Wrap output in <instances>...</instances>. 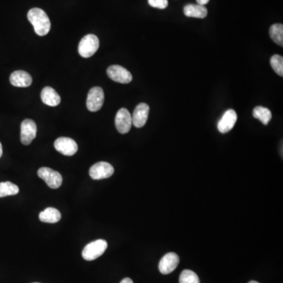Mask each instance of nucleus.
I'll use <instances>...</instances> for the list:
<instances>
[{
	"mask_svg": "<svg viewBox=\"0 0 283 283\" xmlns=\"http://www.w3.org/2000/svg\"><path fill=\"white\" fill-rule=\"evenodd\" d=\"M28 19L38 36H46L51 30V21L46 12L40 8L31 9L28 13Z\"/></svg>",
	"mask_w": 283,
	"mask_h": 283,
	"instance_id": "f257e3e1",
	"label": "nucleus"
},
{
	"mask_svg": "<svg viewBox=\"0 0 283 283\" xmlns=\"http://www.w3.org/2000/svg\"><path fill=\"white\" fill-rule=\"evenodd\" d=\"M100 47V40L96 35L88 34L83 36L79 42L78 52L83 58L93 56Z\"/></svg>",
	"mask_w": 283,
	"mask_h": 283,
	"instance_id": "f03ea898",
	"label": "nucleus"
},
{
	"mask_svg": "<svg viewBox=\"0 0 283 283\" xmlns=\"http://www.w3.org/2000/svg\"><path fill=\"white\" fill-rule=\"evenodd\" d=\"M108 247L107 241L103 239L96 240L85 246L82 252V256L87 261L96 260L101 256Z\"/></svg>",
	"mask_w": 283,
	"mask_h": 283,
	"instance_id": "7ed1b4c3",
	"label": "nucleus"
},
{
	"mask_svg": "<svg viewBox=\"0 0 283 283\" xmlns=\"http://www.w3.org/2000/svg\"><path fill=\"white\" fill-rule=\"evenodd\" d=\"M38 175L40 179H44L47 186L51 189H58L62 183V176L58 171L50 168L44 167L38 170Z\"/></svg>",
	"mask_w": 283,
	"mask_h": 283,
	"instance_id": "20e7f679",
	"label": "nucleus"
},
{
	"mask_svg": "<svg viewBox=\"0 0 283 283\" xmlns=\"http://www.w3.org/2000/svg\"><path fill=\"white\" fill-rule=\"evenodd\" d=\"M104 91L102 87H94L89 90L87 99V107L90 112L101 110L104 103Z\"/></svg>",
	"mask_w": 283,
	"mask_h": 283,
	"instance_id": "39448f33",
	"label": "nucleus"
},
{
	"mask_svg": "<svg viewBox=\"0 0 283 283\" xmlns=\"http://www.w3.org/2000/svg\"><path fill=\"white\" fill-rule=\"evenodd\" d=\"M114 173V168L110 163L101 161L91 166V168L89 170V174L92 179H107L112 176Z\"/></svg>",
	"mask_w": 283,
	"mask_h": 283,
	"instance_id": "423d86ee",
	"label": "nucleus"
},
{
	"mask_svg": "<svg viewBox=\"0 0 283 283\" xmlns=\"http://www.w3.org/2000/svg\"><path fill=\"white\" fill-rule=\"evenodd\" d=\"M37 126L35 121L31 119H26L22 121L21 125V141L24 145L30 144L36 136Z\"/></svg>",
	"mask_w": 283,
	"mask_h": 283,
	"instance_id": "0eeeda50",
	"label": "nucleus"
},
{
	"mask_svg": "<svg viewBox=\"0 0 283 283\" xmlns=\"http://www.w3.org/2000/svg\"><path fill=\"white\" fill-rule=\"evenodd\" d=\"M107 75L114 81L121 83H129L132 80V75L121 65H114L109 67Z\"/></svg>",
	"mask_w": 283,
	"mask_h": 283,
	"instance_id": "6e6552de",
	"label": "nucleus"
},
{
	"mask_svg": "<svg viewBox=\"0 0 283 283\" xmlns=\"http://www.w3.org/2000/svg\"><path fill=\"white\" fill-rule=\"evenodd\" d=\"M54 148L63 155L72 156L77 152L78 146L76 141L70 138L60 137L54 142Z\"/></svg>",
	"mask_w": 283,
	"mask_h": 283,
	"instance_id": "1a4fd4ad",
	"label": "nucleus"
},
{
	"mask_svg": "<svg viewBox=\"0 0 283 283\" xmlns=\"http://www.w3.org/2000/svg\"><path fill=\"white\" fill-rule=\"evenodd\" d=\"M116 128L121 134H126L132 126V115L127 109L122 108L118 111L115 118Z\"/></svg>",
	"mask_w": 283,
	"mask_h": 283,
	"instance_id": "9d476101",
	"label": "nucleus"
},
{
	"mask_svg": "<svg viewBox=\"0 0 283 283\" xmlns=\"http://www.w3.org/2000/svg\"><path fill=\"white\" fill-rule=\"evenodd\" d=\"M179 263V257L176 253H167L159 262V270L163 274H170L175 270Z\"/></svg>",
	"mask_w": 283,
	"mask_h": 283,
	"instance_id": "9b49d317",
	"label": "nucleus"
},
{
	"mask_svg": "<svg viewBox=\"0 0 283 283\" xmlns=\"http://www.w3.org/2000/svg\"><path fill=\"white\" fill-rule=\"evenodd\" d=\"M150 107L146 103H140L135 107L132 114V125L136 128H143L148 120Z\"/></svg>",
	"mask_w": 283,
	"mask_h": 283,
	"instance_id": "f8f14e48",
	"label": "nucleus"
},
{
	"mask_svg": "<svg viewBox=\"0 0 283 283\" xmlns=\"http://www.w3.org/2000/svg\"><path fill=\"white\" fill-rule=\"evenodd\" d=\"M238 120L237 113L234 110H228L224 113L218 122V130L220 133H227L235 127Z\"/></svg>",
	"mask_w": 283,
	"mask_h": 283,
	"instance_id": "ddd939ff",
	"label": "nucleus"
},
{
	"mask_svg": "<svg viewBox=\"0 0 283 283\" xmlns=\"http://www.w3.org/2000/svg\"><path fill=\"white\" fill-rule=\"evenodd\" d=\"M10 82L15 87H27L33 83V78L26 71L18 70L11 75Z\"/></svg>",
	"mask_w": 283,
	"mask_h": 283,
	"instance_id": "4468645a",
	"label": "nucleus"
},
{
	"mask_svg": "<svg viewBox=\"0 0 283 283\" xmlns=\"http://www.w3.org/2000/svg\"><path fill=\"white\" fill-rule=\"evenodd\" d=\"M41 100L49 107H57L61 103V97L58 92L51 87H45L41 91Z\"/></svg>",
	"mask_w": 283,
	"mask_h": 283,
	"instance_id": "2eb2a0df",
	"label": "nucleus"
},
{
	"mask_svg": "<svg viewBox=\"0 0 283 283\" xmlns=\"http://www.w3.org/2000/svg\"><path fill=\"white\" fill-rule=\"evenodd\" d=\"M184 15L189 18H205L208 15L206 6L199 4H188L184 8Z\"/></svg>",
	"mask_w": 283,
	"mask_h": 283,
	"instance_id": "dca6fc26",
	"label": "nucleus"
},
{
	"mask_svg": "<svg viewBox=\"0 0 283 283\" xmlns=\"http://www.w3.org/2000/svg\"><path fill=\"white\" fill-rule=\"evenodd\" d=\"M39 218L42 222L55 224L61 218V213L54 208H47L39 215Z\"/></svg>",
	"mask_w": 283,
	"mask_h": 283,
	"instance_id": "f3484780",
	"label": "nucleus"
},
{
	"mask_svg": "<svg viewBox=\"0 0 283 283\" xmlns=\"http://www.w3.org/2000/svg\"><path fill=\"white\" fill-rule=\"evenodd\" d=\"M253 118L261 121L263 125H267L272 118V114L269 109L263 107H255L253 111Z\"/></svg>",
	"mask_w": 283,
	"mask_h": 283,
	"instance_id": "a211bd4d",
	"label": "nucleus"
},
{
	"mask_svg": "<svg viewBox=\"0 0 283 283\" xmlns=\"http://www.w3.org/2000/svg\"><path fill=\"white\" fill-rule=\"evenodd\" d=\"M270 38L278 45L283 46V26L281 24H274L269 30Z\"/></svg>",
	"mask_w": 283,
	"mask_h": 283,
	"instance_id": "6ab92c4d",
	"label": "nucleus"
},
{
	"mask_svg": "<svg viewBox=\"0 0 283 283\" xmlns=\"http://www.w3.org/2000/svg\"><path fill=\"white\" fill-rule=\"evenodd\" d=\"M19 193V188L11 182H0V198L11 196Z\"/></svg>",
	"mask_w": 283,
	"mask_h": 283,
	"instance_id": "aec40b11",
	"label": "nucleus"
},
{
	"mask_svg": "<svg viewBox=\"0 0 283 283\" xmlns=\"http://www.w3.org/2000/svg\"><path fill=\"white\" fill-rule=\"evenodd\" d=\"M179 281V283H200L198 274L191 270H182Z\"/></svg>",
	"mask_w": 283,
	"mask_h": 283,
	"instance_id": "412c9836",
	"label": "nucleus"
},
{
	"mask_svg": "<svg viewBox=\"0 0 283 283\" xmlns=\"http://www.w3.org/2000/svg\"><path fill=\"white\" fill-rule=\"evenodd\" d=\"M270 63L273 70L280 76H283V58L278 54H274L270 58Z\"/></svg>",
	"mask_w": 283,
	"mask_h": 283,
	"instance_id": "4be33fe9",
	"label": "nucleus"
},
{
	"mask_svg": "<svg viewBox=\"0 0 283 283\" xmlns=\"http://www.w3.org/2000/svg\"><path fill=\"white\" fill-rule=\"evenodd\" d=\"M149 4L152 8L158 9H165L168 5V0H148Z\"/></svg>",
	"mask_w": 283,
	"mask_h": 283,
	"instance_id": "5701e85b",
	"label": "nucleus"
},
{
	"mask_svg": "<svg viewBox=\"0 0 283 283\" xmlns=\"http://www.w3.org/2000/svg\"><path fill=\"white\" fill-rule=\"evenodd\" d=\"M196 1L198 4L202 6L206 5L209 2V0H196Z\"/></svg>",
	"mask_w": 283,
	"mask_h": 283,
	"instance_id": "b1692460",
	"label": "nucleus"
},
{
	"mask_svg": "<svg viewBox=\"0 0 283 283\" xmlns=\"http://www.w3.org/2000/svg\"><path fill=\"white\" fill-rule=\"evenodd\" d=\"M120 283H134L133 281H132L131 278H125L122 280Z\"/></svg>",
	"mask_w": 283,
	"mask_h": 283,
	"instance_id": "393cba45",
	"label": "nucleus"
},
{
	"mask_svg": "<svg viewBox=\"0 0 283 283\" xmlns=\"http://www.w3.org/2000/svg\"><path fill=\"white\" fill-rule=\"evenodd\" d=\"M3 155V146L2 143H0V157H2Z\"/></svg>",
	"mask_w": 283,
	"mask_h": 283,
	"instance_id": "a878e982",
	"label": "nucleus"
},
{
	"mask_svg": "<svg viewBox=\"0 0 283 283\" xmlns=\"http://www.w3.org/2000/svg\"><path fill=\"white\" fill-rule=\"evenodd\" d=\"M249 283H259V282H257V281H249Z\"/></svg>",
	"mask_w": 283,
	"mask_h": 283,
	"instance_id": "bb28decb",
	"label": "nucleus"
}]
</instances>
